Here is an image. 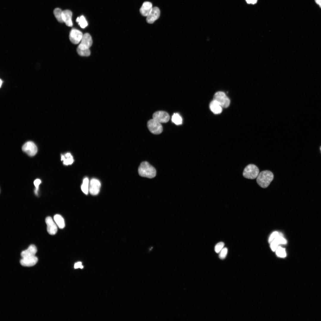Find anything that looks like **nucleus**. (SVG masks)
<instances>
[{
	"mask_svg": "<svg viewBox=\"0 0 321 321\" xmlns=\"http://www.w3.org/2000/svg\"><path fill=\"white\" fill-rule=\"evenodd\" d=\"M138 171L141 176L149 178L154 177L156 174L155 168L147 161H143L141 163L139 167Z\"/></svg>",
	"mask_w": 321,
	"mask_h": 321,
	"instance_id": "1",
	"label": "nucleus"
},
{
	"mask_svg": "<svg viewBox=\"0 0 321 321\" xmlns=\"http://www.w3.org/2000/svg\"><path fill=\"white\" fill-rule=\"evenodd\" d=\"M273 177V174L271 171H263L259 173L257 178V182L260 187L265 188L269 185Z\"/></svg>",
	"mask_w": 321,
	"mask_h": 321,
	"instance_id": "2",
	"label": "nucleus"
},
{
	"mask_svg": "<svg viewBox=\"0 0 321 321\" xmlns=\"http://www.w3.org/2000/svg\"><path fill=\"white\" fill-rule=\"evenodd\" d=\"M259 173V169L256 166L253 164H249L244 169L243 175L247 179H254L257 178Z\"/></svg>",
	"mask_w": 321,
	"mask_h": 321,
	"instance_id": "3",
	"label": "nucleus"
},
{
	"mask_svg": "<svg viewBox=\"0 0 321 321\" xmlns=\"http://www.w3.org/2000/svg\"><path fill=\"white\" fill-rule=\"evenodd\" d=\"M213 100L216 101L222 108L228 107L230 103V100L225 94L222 92H218L214 95Z\"/></svg>",
	"mask_w": 321,
	"mask_h": 321,
	"instance_id": "4",
	"label": "nucleus"
},
{
	"mask_svg": "<svg viewBox=\"0 0 321 321\" xmlns=\"http://www.w3.org/2000/svg\"><path fill=\"white\" fill-rule=\"evenodd\" d=\"M147 126L150 132L154 134H160L163 130V127L161 123L153 119L147 122Z\"/></svg>",
	"mask_w": 321,
	"mask_h": 321,
	"instance_id": "5",
	"label": "nucleus"
},
{
	"mask_svg": "<svg viewBox=\"0 0 321 321\" xmlns=\"http://www.w3.org/2000/svg\"><path fill=\"white\" fill-rule=\"evenodd\" d=\"M22 150L29 155L33 156L35 155L37 152V148L36 144L32 141H28L23 146Z\"/></svg>",
	"mask_w": 321,
	"mask_h": 321,
	"instance_id": "6",
	"label": "nucleus"
},
{
	"mask_svg": "<svg viewBox=\"0 0 321 321\" xmlns=\"http://www.w3.org/2000/svg\"><path fill=\"white\" fill-rule=\"evenodd\" d=\"M92 43V40L91 35L88 33L83 35L81 43L77 48L83 50L89 49Z\"/></svg>",
	"mask_w": 321,
	"mask_h": 321,
	"instance_id": "7",
	"label": "nucleus"
},
{
	"mask_svg": "<svg viewBox=\"0 0 321 321\" xmlns=\"http://www.w3.org/2000/svg\"><path fill=\"white\" fill-rule=\"evenodd\" d=\"M152 119L160 123H166L170 119L169 114L164 111H158L154 113L152 115Z\"/></svg>",
	"mask_w": 321,
	"mask_h": 321,
	"instance_id": "8",
	"label": "nucleus"
},
{
	"mask_svg": "<svg viewBox=\"0 0 321 321\" xmlns=\"http://www.w3.org/2000/svg\"><path fill=\"white\" fill-rule=\"evenodd\" d=\"M83 34L80 31L72 29L70 34L69 38L70 41L75 44H78L81 40Z\"/></svg>",
	"mask_w": 321,
	"mask_h": 321,
	"instance_id": "9",
	"label": "nucleus"
},
{
	"mask_svg": "<svg viewBox=\"0 0 321 321\" xmlns=\"http://www.w3.org/2000/svg\"><path fill=\"white\" fill-rule=\"evenodd\" d=\"M45 222L47 225V231L51 235L55 234L57 231V226L54 220L50 216L47 217L45 219Z\"/></svg>",
	"mask_w": 321,
	"mask_h": 321,
	"instance_id": "10",
	"label": "nucleus"
},
{
	"mask_svg": "<svg viewBox=\"0 0 321 321\" xmlns=\"http://www.w3.org/2000/svg\"><path fill=\"white\" fill-rule=\"evenodd\" d=\"M101 184L100 181L96 179H92L90 182L89 191L92 195H96L100 191Z\"/></svg>",
	"mask_w": 321,
	"mask_h": 321,
	"instance_id": "11",
	"label": "nucleus"
},
{
	"mask_svg": "<svg viewBox=\"0 0 321 321\" xmlns=\"http://www.w3.org/2000/svg\"><path fill=\"white\" fill-rule=\"evenodd\" d=\"M160 11L159 8L157 7H154L147 16L146 21L149 23H153L156 20L158 19L160 15Z\"/></svg>",
	"mask_w": 321,
	"mask_h": 321,
	"instance_id": "12",
	"label": "nucleus"
},
{
	"mask_svg": "<svg viewBox=\"0 0 321 321\" xmlns=\"http://www.w3.org/2000/svg\"><path fill=\"white\" fill-rule=\"evenodd\" d=\"M38 258L35 256L22 258L20 261L21 264L24 266L31 267L35 265L37 262Z\"/></svg>",
	"mask_w": 321,
	"mask_h": 321,
	"instance_id": "13",
	"label": "nucleus"
},
{
	"mask_svg": "<svg viewBox=\"0 0 321 321\" xmlns=\"http://www.w3.org/2000/svg\"><path fill=\"white\" fill-rule=\"evenodd\" d=\"M37 251L36 246L34 245H30L26 250L23 251L21 253L22 258L28 257L35 256Z\"/></svg>",
	"mask_w": 321,
	"mask_h": 321,
	"instance_id": "14",
	"label": "nucleus"
},
{
	"mask_svg": "<svg viewBox=\"0 0 321 321\" xmlns=\"http://www.w3.org/2000/svg\"><path fill=\"white\" fill-rule=\"evenodd\" d=\"M72 13L70 10H66L63 11L62 18L64 22L68 26H72L73 23L72 21Z\"/></svg>",
	"mask_w": 321,
	"mask_h": 321,
	"instance_id": "15",
	"label": "nucleus"
},
{
	"mask_svg": "<svg viewBox=\"0 0 321 321\" xmlns=\"http://www.w3.org/2000/svg\"><path fill=\"white\" fill-rule=\"evenodd\" d=\"M152 8L151 3L149 1L144 2L140 9V13L143 16L147 17L150 13Z\"/></svg>",
	"mask_w": 321,
	"mask_h": 321,
	"instance_id": "16",
	"label": "nucleus"
},
{
	"mask_svg": "<svg viewBox=\"0 0 321 321\" xmlns=\"http://www.w3.org/2000/svg\"><path fill=\"white\" fill-rule=\"evenodd\" d=\"M210 108L211 111L214 114L221 113L222 111V107L215 101L213 100L210 104Z\"/></svg>",
	"mask_w": 321,
	"mask_h": 321,
	"instance_id": "17",
	"label": "nucleus"
},
{
	"mask_svg": "<svg viewBox=\"0 0 321 321\" xmlns=\"http://www.w3.org/2000/svg\"><path fill=\"white\" fill-rule=\"evenodd\" d=\"M61 160L63 161L64 164L68 165L71 164L73 162V156L70 153H67L64 155H62Z\"/></svg>",
	"mask_w": 321,
	"mask_h": 321,
	"instance_id": "18",
	"label": "nucleus"
},
{
	"mask_svg": "<svg viewBox=\"0 0 321 321\" xmlns=\"http://www.w3.org/2000/svg\"><path fill=\"white\" fill-rule=\"evenodd\" d=\"M54 220L57 226L60 229H63L65 226L64 220L60 215L56 214L54 217Z\"/></svg>",
	"mask_w": 321,
	"mask_h": 321,
	"instance_id": "19",
	"label": "nucleus"
},
{
	"mask_svg": "<svg viewBox=\"0 0 321 321\" xmlns=\"http://www.w3.org/2000/svg\"><path fill=\"white\" fill-rule=\"evenodd\" d=\"M62 12L61 9L57 8L54 11V15L57 20L60 23L64 22L62 18Z\"/></svg>",
	"mask_w": 321,
	"mask_h": 321,
	"instance_id": "20",
	"label": "nucleus"
},
{
	"mask_svg": "<svg viewBox=\"0 0 321 321\" xmlns=\"http://www.w3.org/2000/svg\"><path fill=\"white\" fill-rule=\"evenodd\" d=\"M89 180L87 177L84 179L81 186V189L83 192L87 194L89 191Z\"/></svg>",
	"mask_w": 321,
	"mask_h": 321,
	"instance_id": "21",
	"label": "nucleus"
},
{
	"mask_svg": "<svg viewBox=\"0 0 321 321\" xmlns=\"http://www.w3.org/2000/svg\"><path fill=\"white\" fill-rule=\"evenodd\" d=\"M76 21L78 23V24L82 28H85L88 25V23L83 15H81L80 17H78L76 19Z\"/></svg>",
	"mask_w": 321,
	"mask_h": 321,
	"instance_id": "22",
	"label": "nucleus"
},
{
	"mask_svg": "<svg viewBox=\"0 0 321 321\" xmlns=\"http://www.w3.org/2000/svg\"><path fill=\"white\" fill-rule=\"evenodd\" d=\"M172 122L176 125L182 124V119L181 117L177 113H174L172 117Z\"/></svg>",
	"mask_w": 321,
	"mask_h": 321,
	"instance_id": "23",
	"label": "nucleus"
},
{
	"mask_svg": "<svg viewBox=\"0 0 321 321\" xmlns=\"http://www.w3.org/2000/svg\"><path fill=\"white\" fill-rule=\"evenodd\" d=\"M273 241L275 242L278 245L279 244H285L287 243V240L284 238L283 234L282 233L275 238Z\"/></svg>",
	"mask_w": 321,
	"mask_h": 321,
	"instance_id": "24",
	"label": "nucleus"
},
{
	"mask_svg": "<svg viewBox=\"0 0 321 321\" xmlns=\"http://www.w3.org/2000/svg\"><path fill=\"white\" fill-rule=\"evenodd\" d=\"M277 255L280 257H284L286 256L285 249L281 246H278L275 251Z\"/></svg>",
	"mask_w": 321,
	"mask_h": 321,
	"instance_id": "25",
	"label": "nucleus"
},
{
	"mask_svg": "<svg viewBox=\"0 0 321 321\" xmlns=\"http://www.w3.org/2000/svg\"><path fill=\"white\" fill-rule=\"evenodd\" d=\"M77 51L78 54L81 56H87L90 54L89 49L83 50L77 48Z\"/></svg>",
	"mask_w": 321,
	"mask_h": 321,
	"instance_id": "26",
	"label": "nucleus"
},
{
	"mask_svg": "<svg viewBox=\"0 0 321 321\" xmlns=\"http://www.w3.org/2000/svg\"><path fill=\"white\" fill-rule=\"evenodd\" d=\"M228 249L226 247L223 248L219 252V258L221 259H224L226 256Z\"/></svg>",
	"mask_w": 321,
	"mask_h": 321,
	"instance_id": "27",
	"label": "nucleus"
},
{
	"mask_svg": "<svg viewBox=\"0 0 321 321\" xmlns=\"http://www.w3.org/2000/svg\"><path fill=\"white\" fill-rule=\"evenodd\" d=\"M224 243L223 242H220L217 243L215 247V250L216 253H219L224 248Z\"/></svg>",
	"mask_w": 321,
	"mask_h": 321,
	"instance_id": "28",
	"label": "nucleus"
},
{
	"mask_svg": "<svg viewBox=\"0 0 321 321\" xmlns=\"http://www.w3.org/2000/svg\"><path fill=\"white\" fill-rule=\"evenodd\" d=\"M282 233L277 231L273 232L269 237L268 241L270 243L275 238L280 235Z\"/></svg>",
	"mask_w": 321,
	"mask_h": 321,
	"instance_id": "29",
	"label": "nucleus"
},
{
	"mask_svg": "<svg viewBox=\"0 0 321 321\" xmlns=\"http://www.w3.org/2000/svg\"><path fill=\"white\" fill-rule=\"evenodd\" d=\"M41 183V180L40 179H38L35 180L34 182V185L36 187V189L34 191V193L35 195L37 196L38 194V190L39 186Z\"/></svg>",
	"mask_w": 321,
	"mask_h": 321,
	"instance_id": "30",
	"label": "nucleus"
},
{
	"mask_svg": "<svg viewBox=\"0 0 321 321\" xmlns=\"http://www.w3.org/2000/svg\"><path fill=\"white\" fill-rule=\"evenodd\" d=\"M278 245L274 241L270 243V247L272 251H275L278 247Z\"/></svg>",
	"mask_w": 321,
	"mask_h": 321,
	"instance_id": "31",
	"label": "nucleus"
},
{
	"mask_svg": "<svg viewBox=\"0 0 321 321\" xmlns=\"http://www.w3.org/2000/svg\"><path fill=\"white\" fill-rule=\"evenodd\" d=\"M83 268V266L82 265L81 262H78L75 263L74 265V268Z\"/></svg>",
	"mask_w": 321,
	"mask_h": 321,
	"instance_id": "32",
	"label": "nucleus"
},
{
	"mask_svg": "<svg viewBox=\"0 0 321 321\" xmlns=\"http://www.w3.org/2000/svg\"><path fill=\"white\" fill-rule=\"evenodd\" d=\"M248 4H254L256 3L257 0H246Z\"/></svg>",
	"mask_w": 321,
	"mask_h": 321,
	"instance_id": "33",
	"label": "nucleus"
},
{
	"mask_svg": "<svg viewBox=\"0 0 321 321\" xmlns=\"http://www.w3.org/2000/svg\"><path fill=\"white\" fill-rule=\"evenodd\" d=\"M316 3L321 8V0H315Z\"/></svg>",
	"mask_w": 321,
	"mask_h": 321,
	"instance_id": "34",
	"label": "nucleus"
},
{
	"mask_svg": "<svg viewBox=\"0 0 321 321\" xmlns=\"http://www.w3.org/2000/svg\"><path fill=\"white\" fill-rule=\"evenodd\" d=\"M2 82V81L1 80V79L0 80V87H1V86Z\"/></svg>",
	"mask_w": 321,
	"mask_h": 321,
	"instance_id": "35",
	"label": "nucleus"
}]
</instances>
